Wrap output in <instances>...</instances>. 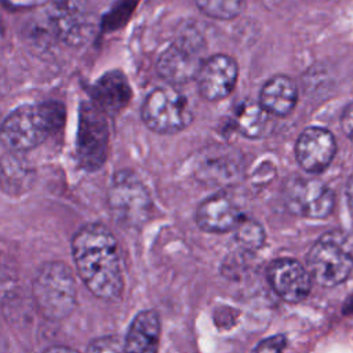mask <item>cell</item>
<instances>
[{
    "label": "cell",
    "instance_id": "obj_1",
    "mask_svg": "<svg viewBox=\"0 0 353 353\" xmlns=\"http://www.w3.org/2000/svg\"><path fill=\"white\" fill-rule=\"evenodd\" d=\"M72 256L77 276L94 296L120 299L124 277L119 243L105 225L81 226L72 239Z\"/></svg>",
    "mask_w": 353,
    "mask_h": 353
},
{
    "label": "cell",
    "instance_id": "obj_2",
    "mask_svg": "<svg viewBox=\"0 0 353 353\" xmlns=\"http://www.w3.org/2000/svg\"><path fill=\"white\" fill-rule=\"evenodd\" d=\"M65 106L61 102L22 105L3 119L0 141L8 152H28L59 130L65 123Z\"/></svg>",
    "mask_w": 353,
    "mask_h": 353
},
{
    "label": "cell",
    "instance_id": "obj_3",
    "mask_svg": "<svg viewBox=\"0 0 353 353\" xmlns=\"http://www.w3.org/2000/svg\"><path fill=\"white\" fill-rule=\"evenodd\" d=\"M33 301L47 320H63L77 305V285L72 269L62 261L44 263L32 283Z\"/></svg>",
    "mask_w": 353,
    "mask_h": 353
},
{
    "label": "cell",
    "instance_id": "obj_4",
    "mask_svg": "<svg viewBox=\"0 0 353 353\" xmlns=\"http://www.w3.org/2000/svg\"><path fill=\"white\" fill-rule=\"evenodd\" d=\"M305 266L316 284L321 287L339 285L353 270L350 237L338 230L323 234L309 250Z\"/></svg>",
    "mask_w": 353,
    "mask_h": 353
},
{
    "label": "cell",
    "instance_id": "obj_5",
    "mask_svg": "<svg viewBox=\"0 0 353 353\" xmlns=\"http://www.w3.org/2000/svg\"><path fill=\"white\" fill-rule=\"evenodd\" d=\"M44 17L50 34L72 47L87 43L94 33V14L85 0H51Z\"/></svg>",
    "mask_w": 353,
    "mask_h": 353
},
{
    "label": "cell",
    "instance_id": "obj_6",
    "mask_svg": "<svg viewBox=\"0 0 353 353\" xmlns=\"http://www.w3.org/2000/svg\"><path fill=\"white\" fill-rule=\"evenodd\" d=\"M193 119L186 97L167 85L153 90L142 105V120L159 134H174L186 128Z\"/></svg>",
    "mask_w": 353,
    "mask_h": 353
},
{
    "label": "cell",
    "instance_id": "obj_7",
    "mask_svg": "<svg viewBox=\"0 0 353 353\" xmlns=\"http://www.w3.org/2000/svg\"><path fill=\"white\" fill-rule=\"evenodd\" d=\"M150 196L145 185L131 172L120 171L109 188V207L113 216L124 225L143 223L150 211Z\"/></svg>",
    "mask_w": 353,
    "mask_h": 353
},
{
    "label": "cell",
    "instance_id": "obj_8",
    "mask_svg": "<svg viewBox=\"0 0 353 353\" xmlns=\"http://www.w3.org/2000/svg\"><path fill=\"white\" fill-rule=\"evenodd\" d=\"M109 130L105 114L91 102L80 108L77 127V157L80 164L95 171L103 165L108 156Z\"/></svg>",
    "mask_w": 353,
    "mask_h": 353
},
{
    "label": "cell",
    "instance_id": "obj_9",
    "mask_svg": "<svg viewBox=\"0 0 353 353\" xmlns=\"http://www.w3.org/2000/svg\"><path fill=\"white\" fill-rule=\"evenodd\" d=\"M203 43L200 37L178 39L160 55L157 73L170 84H183L197 77L204 62L201 57Z\"/></svg>",
    "mask_w": 353,
    "mask_h": 353
},
{
    "label": "cell",
    "instance_id": "obj_10",
    "mask_svg": "<svg viewBox=\"0 0 353 353\" xmlns=\"http://www.w3.org/2000/svg\"><path fill=\"white\" fill-rule=\"evenodd\" d=\"M285 204L296 215L323 219L328 216L335 205L334 192L316 179L295 178L287 183Z\"/></svg>",
    "mask_w": 353,
    "mask_h": 353
},
{
    "label": "cell",
    "instance_id": "obj_11",
    "mask_svg": "<svg viewBox=\"0 0 353 353\" xmlns=\"http://www.w3.org/2000/svg\"><path fill=\"white\" fill-rule=\"evenodd\" d=\"M266 276L273 291L290 303H298L306 299L313 287V280L306 266L292 258H277L272 261L268 266Z\"/></svg>",
    "mask_w": 353,
    "mask_h": 353
},
{
    "label": "cell",
    "instance_id": "obj_12",
    "mask_svg": "<svg viewBox=\"0 0 353 353\" xmlns=\"http://www.w3.org/2000/svg\"><path fill=\"white\" fill-rule=\"evenodd\" d=\"M239 66L228 55L216 54L204 59L196 81L199 92L207 101H221L226 98L236 85Z\"/></svg>",
    "mask_w": 353,
    "mask_h": 353
},
{
    "label": "cell",
    "instance_id": "obj_13",
    "mask_svg": "<svg viewBox=\"0 0 353 353\" xmlns=\"http://www.w3.org/2000/svg\"><path fill=\"white\" fill-rule=\"evenodd\" d=\"M336 153L334 135L321 127H309L301 132L295 145L299 165L312 174L323 172Z\"/></svg>",
    "mask_w": 353,
    "mask_h": 353
},
{
    "label": "cell",
    "instance_id": "obj_14",
    "mask_svg": "<svg viewBox=\"0 0 353 353\" xmlns=\"http://www.w3.org/2000/svg\"><path fill=\"white\" fill-rule=\"evenodd\" d=\"M243 214L225 194H214L197 207L196 223L207 233L233 232Z\"/></svg>",
    "mask_w": 353,
    "mask_h": 353
},
{
    "label": "cell",
    "instance_id": "obj_15",
    "mask_svg": "<svg viewBox=\"0 0 353 353\" xmlns=\"http://www.w3.org/2000/svg\"><path fill=\"white\" fill-rule=\"evenodd\" d=\"M161 323L156 310L145 309L131 320L124 339L125 353H157Z\"/></svg>",
    "mask_w": 353,
    "mask_h": 353
},
{
    "label": "cell",
    "instance_id": "obj_16",
    "mask_svg": "<svg viewBox=\"0 0 353 353\" xmlns=\"http://www.w3.org/2000/svg\"><path fill=\"white\" fill-rule=\"evenodd\" d=\"M34 168L22 153L8 152L0 157V189L10 196L26 193L34 183Z\"/></svg>",
    "mask_w": 353,
    "mask_h": 353
},
{
    "label": "cell",
    "instance_id": "obj_17",
    "mask_svg": "<svg viewBox=\"0 0 353 353\" xmlns=\"http://www.w3.org/2000/svg\"><path fill=\"white\" fill-rule=\"evenodd\" d=\"M92 105L105 113L119 112L130 99V87L119 72L103 74L91 88Z\"/></svg>",
    "mask_w": 353,
    "mask_h": 353
},
{
    "label": "cell",
    "instance_id": "obj_18",
    "mask_svg": "<svg viewBox=\"0 0 353 353\" xmlns=\"http://www.w3.org/2000/svg\"><path fill=\"white\" fill-rule=\"evenodd\" d=\"M298 90L295 83L284 74L269 79L259 94V105L272 116H287L295 108Z\"/></svg>",
    "mask_w": 353,
    "mask_h": 353
},
{
    "label": "cell",
    "instance_id": "obj_19",
    "mask_svg": "<svg viewBox=\"0 0 353 353\" xmlns=\"http://www.w3.org/2000/svg\"><path fill=\"white\" fill-rule=\"evenodd\" d=\"M270 116L259 102H244L236 113L237 130L247 138H261L269 131Z\"/></svg>",
    "mask_w": 353,
    "mask_h": 353
},
{
    "label": "cell",
    "instance_id": "obj_20",
    "mask_svg": "<svg viewBox=\"0 0 353 353\" xmlns=\"http://www.w3.org/2000/svg\"><path fill=\"white\" fill-rule=\"evenodd\" d=\"M233 232L237 243L248 251H255L265 243V230L262 225L252 218L243 215Z\"/></svg>",
    "mask_w": 353,
    "mask_h": 353
},
{
    "label": "cell",
    "instance_id": "obj_21",
    "mask_svg": "<svg viewBox=\"0 0 353 353\" xmlns=\"http://www.w3.org/2000/svg\"><path fill=\"white\" fill-rule=\"evenodd\" d=\"M194 3L203 14L216 19H232L245 6V0H194Z\"/></svg>",
    "mask_w": 353,
    "mask_h": 353
},
{
    "label": "cell",
    "instance_id": "obj_22",
    "mask_svg": "<svg viewBox=\"0 0 353 353\" xmlns=\"http://www.w3.org/2000/svg\"><path fill=\"white\" fill-rule=\"evenodd\" d=\"M85 353H125L124 339L119 335H105L95 338L87 346Z\"/></svg>",
    "mask_w": 353,
    "mask_h": 353
},
{
    "label": "cell",
    "instance_id": "obj_23",
    "mask_svg": "<svg viewBox=\"0 0 353 353\" xmlns=\"http://www.w3.org/2000/svg\"><path fill=\"white\" fill-rule=\"evenodd\" d=\"M287 345V339L284 335L277 334L273 336H268L262 339L252 353H283Z\"/></svg>",
    "mask_w": 353,
    "mask_h": 353
},
{
    "label": "cell",
    "instance_id": "obj_24",
    "mask_svg": "<svg viewBox=\"0 0 353 353\" xmlns=\"http://www.w3.org/2000/svg\"><path fill=\"white\" fill-rule=\"evenodd\" d=\"M341 124H342V130H343L345 135L353 141V102L350 105H347L346 109L343 110Z\"/></svg>",
    "mask_w": 353,
    "mask_h": 353
},
{
    "label": "cell",
    "instance_id": "obj_25",
    "mask_svg": "<svg viewBox=\"0 0 353 353\" xmlns=\"http://www.w3.org/2000/svg\"><path fill=\"white\" fill-rule=\"evenodd\" d=\"M346 197H347V203L350 210L353 211V174L350 175L347 183H346Z\"/></svg>",
    "mask_w": 353,
    "mask_h": 353
},
{
    "label": "cell",
    "instance_id": "obj_26",
    "mask_svg": "<svg viewBox=\"0 0 353 353\" xmlns=\"http://www.w3.org/2000/svg\"><path fill=\"white\" fill-rule=\"evenodd\" d=\"M43 353H79V352H76L74 349H70V347H68V346H51V347H48L47 350H44Z\"/></svg>",
    "mask_w": 353,
    "mask_h": 353
},
{
    "label": "cell",
    "instance_id": "obj_27",
    "mask_svg": "<svg viewBox=\"0 0 353 353\" xmlns=\"http://www.w3.org/2000/svg\"><path fill=\"white\" fill-rule=\"evenodd\" d=\"M0 116H1V114H0ZM1 121H3V119H1V117H0V125H1Z\"/></svg>",
    "mask_w": 353,
    "mask_h": 353
}]
</instances>
